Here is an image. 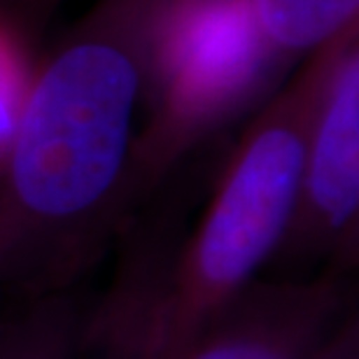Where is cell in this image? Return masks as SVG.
Instances as JSON below:
<instances>
[{"instance_id":"6da1fadb","label":"cell","mask_w":359,"mask_h":359,"mask_svg":"<svg viewBox=\"0 0 359 359\" xmlns=\"http://www.w3.org/2000/svg\"><path fill=\"white\" fill-rule=\"evenodd\" d=\"M149 0H98L38 66L0 156V294L66 290L131 198Z\"/></svg>"},{"instance_id":"7a4b0ae2","label":"cell","mask_w":359,"mask_h":359,"mask_svg":"<svg viewBox=\"0 0 359 359\" xmlns=\"http://www.w3.org/2000/svg\"><path fill=\"white\" fill-rule=\"evenodd\" d=\"M346 33L308 56L259 107L229 156L198 226L159 283L124 290L96 315L142 359H168L278 255L297 210L315 103Z\"/></svg>"},{"instance_id":"3957f363","label":"cell","mask_w":359,"mask_h":359,"mask_svg":"<svg viewBox=\"0 0 359 359\" xmlns=\"http://www.w3.org/2000/svg\"><path fill=\"white\" fill-rule=\"evenodd\" d=\"M287 70L264 45L250 0H149L140 100L147 119L131 152L133 203Z\"/></svg>"},{"instance_id":"277c9868","label":"cell","mask_w":359,"mask_h":359,"mask_svg":"<svg viewBox=\"0 0 359 359\" xmlns=\"http://www.w3.org/2000/svg\"><path fill=\"white\" fill-rule=\"evenodd\" d=\"M359 236V26L336 47L306 135L299 198L276 257L357 259Z\"/></svg>"},{"instance_id":"5b68a950","label":"cell","mask_w":359,"mask_h":359,"mask_svg":"<svg viewBox=\"0 0 359 359\" xmlns=\"http://www.w3.org/2000/svg\"><path fill=\"white\" fill-rule=\"evenodd\" d=\"M348 313V287L334 273L255 280L168 359H318Z\"/></svg>"},{"instance_id":"8992f818","label":"cell","mask_w":359,"mask_h":359,"mask_svg":"<svg viewBox=\"0 0 359 359\" xmlns=\"http://www.w3.org/2000/svg\"><path fill=\"white\" fill-rule=\"evenodd\" d=\"M264 45L292 68L359 24V0H250Z\"/></svg>"},{"instance_id":"52a82bcc","label":"cell","mask_w":359,"mask_h":359,"mask_svg":"<svg viewBox=\"0 0 359 359\" xmlns=\"http://www.w3.org/2000/svg\"><path fill=\"white\" fill-rule=\"evenodd\" d=\"M84 327L68 290L26 297L0 315V359H77Z\"/></svg>"},{"instance_id":"ba28073f","label":"cell","mask_w":359,"mask_h":359,"mask_svg":"<svg viewBox=\"0 0 359 359\" xmlns=\"http://www.w3.org/2000/svg\"><path fill=\"white\" fill-rule=\"evenodd\" d=\"M38 66L31 59L26 33L0 17V156L10 145Z\"/></svg>"},{"instance_id":"9c48e42d","label":"cell","mask_w":359,"mask_h":359,"mask_svg":"<svg viewBox=\"0 0 359 359\" xmlns=\"http://www.w3.org/2000/svg\"><path fill=\"white\" fill-rule=\"evenodd\" d=\"M63 0H0V17L12 21L24 33L40 31L59 10Z\"/></svg>"},{"instance_id":"30bf717a","label":"cell","mask_w":359,"mask_h":359,"mask_svg":"<svg viewBox=\"0 0 359 359\" xmlns=\"http://www.w3.org/2000/svg\"><path fill=\"white\" fill-rule=\"evenodd\" d=\"M84 332H87V336H91V353L84 346L82 339V348L77 353V359H142L138 355V350L128 346L126 341H121L110 329L93 325L91 320H87V329Z\"/></svg>"},{"instance_id":"8fae6325","label":"cell","mask_w":359,"mask_h":359,"mask_svg":"<svg viewBox=\"0 0 359 359\" xmlns=\"http://www.w3.org/2000/svg\"><path fill=\"white\" fill-rule=\"evenodd\" d=\"M318 359H359V322L355 313H348L327 346L320 350Z\"/></svg>"}]
</instances>
